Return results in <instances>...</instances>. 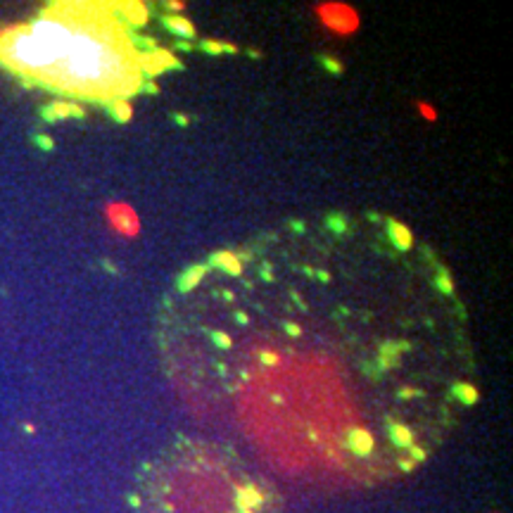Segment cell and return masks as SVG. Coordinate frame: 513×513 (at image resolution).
I'll return each mask as SVG.
<instances>
[{
  "label": "cell",
  "instance_id": "ffe728a7",
  "mask_svg": "<svg viewBox=\"0 0 513 513\" xmlns=\"http://www.w3.org/2000/svg\"><path fill=\"white\" fill-rule=\"evenodd\" d=\"M323 62L328 64V69H330V72H335V74H340V72H342V64H340L338 60H328V57H325Z\"/></svg>",
  "mask_w": 513,
  "mask_h": 513
},
{
  "label": "cell",
  "instance_id": "e0dca14e",
  "mask_svg": "<svg viewBox=\"0 0 513 513\" xmlns=\"http://www.w3.org/2000/svg\"><path fill=\"white\" fill-rule=\"evenodd\" d=\"M212 340L217 342V345L221 347V350H231V345H233V340L228 338V335L223 333V330H214V333H212Z\"/></svg>",
  "mask_w": 513,
  "mask_h": 513
},
{
  "label": "cell",
  "instance_id": "30bf717a",
  "mask_svg": "<svg viewBox=\"0 0 513 513\" xmlns=\"http://www.w3.org/2000/svg\"><path fill=\"white\" fill-rule=\"evenodd\" d=\"M110 112L119 124H128L133 119V105L126 98H114L110 103Z\"/></svg>",
  "mask_w": 513,
  "mask_h": 513
},
{
  "label": "cell",
  "instance_id": "3957f363",
  "mask_svg": "<svg viewBox=\"0 0 513 513\" xmlns=\"http://www.w3.org/2000/svg\"><path fill=\"white\" fill-rule=\"evenodd\" d=\"M105 221H107V226H110L112 231L119 235V238H126V240L138 238L141 231H143L138 212L133 210L128 202H121V200L107 202V205H105Z\"/></svg>",
  "mask_w": 513,
  "mask_h": 513
},
{
  "label": "cell",
  "instance_id": "44dd1931",
  "mask_svg": "<svg viewBox=\"0 0 513 513\" xmlns=\"http://www.w3.org/2000/svg\"><path fill=\"white\" fill-rule=\"evenodd\" d=\"M285 330H288V333H290V335H295V338H297L299 333H302V330H299V325H297V323H285Z\"/></svg>",
  "mask_w": 513,
  "mask_h": 513
},
{
  "label": "cell",
  "instance_id": "4fadbf2b",
  "mask_svg": "<svg viewBox=\"0 0 513 513\" xmlns=\"http://www.w3.org/2000/svg\"><path fill=\"white\" fill-rule=\"evenodd\" d=\"M202 50L212 52V55H219V52H235L238 48L228 46V43H214V41H205L202 43Z\"/></svg>",
  "mask_w": 513,
  "mask_h": 513
},
{
  "label": "cell",
  "instance_id": "ba28073f",
  "mask_svg": "<svg viewBox=\"0 0 513 513\" xmlns=\"http://www.w3.org/2000/svg\"><path fill=\"white\" fill-rule=\"evenodd\" d=\"M164 26H167L169 31H174V34L183 36V39H192V36H195L192 21L181 17V14H167V17H164Z\"/></svg>",
  "mask_w": 513,
  "mask_h": 513
},
{
  "label": "cell",
  "instance_id": "ac0fdd59",
  "mask_svg": "<svg viewBox=\"0 0 513 513\" xmlns=\"http://www.w3.org/2000/svg\"><path fill=\"white\" fill-rule=\"evenodd\" d=\"M261 361L266 363V366H278V354H274V352H261Z\"/></svg>",
  "mask_w": 513,
  "mask_h": 513
},
{
  "label": "cell",
  "instance_id": "7402d4cb",
  "mask_svg": "<svg viewBox=\"0 0 513 513\" xmlns=\"http://www.w3.org/2000/svg\"><path fill=\"white\" fill-rule=\"evenodd\" d=\"M167 8H171V10H183L185 5L183 3H167Z\"/></svg>",
  "mask_w": 513,
  "mask_h": 513
},
{
  "label": "cell",
  "instance_id": "9a60e30c",
  "mask_svg": "<svg viewBox=\"0 0 513 513\" xmlns=\"http://www.w3.org/2000/svg\"><path fill=\"white\" fill-rule=\"evenodd\" d=\"M69 114H77V117H81L83 112L79 110V107H69V105H55V112H50V117H69Z\"/></svg>",
  "mask_w": 513,
  "mask_h": 513
},
{
  "label": "cell",
  "instance_id": "d6986e66",
  "mask_svg": "<svg viewBox=\"0 0 513 513\" xmlns=\"http://www.w3.org/2000/svg\"><path fill=\"white\" fill-rule=\"evenodd\" d=\"M399 397H402V399H409V397H421V390H411V388H404L402 392H399Z\"/></svg>",
  "mask_w": 513,
  "mask_h": 513
},
{
  "label": "cell",
  "instance_id": "7c38bea8",
  "mask_svg": "<svg viewBox=\"0 0 513 513\" xmlns=\"http://www.w3.org/2000/svg\"><path fill=\"white\" fill-rule=\"evenodd\" d=\"M454 394H456V397L461 399L463 404H468V406L478 402V390H475L473 385H468V383L454 385Z\"/></svg>",
  "mask_w": 513,
  "mask_h": 513
},
{
  "label": "cell",
  "instance_id": "603a6c76",
  "mask_svg": "<svg viewBox=\"0 0 513 513\" xmlns=\"http://www.w3.org/2000/svg\"><path fill=\"white\" fill-rule=\"evenodd\" d=\"M235 319H238L240 323H248V316H245V314H238V316H235Z\"/></svg>",
  "mask_w": 513,
  "mask_h": 513
},
{
  "label": "cell",
  "instance_id": "277c9868",
  "mask_svg": "<svg viewBox=\"0 0 513 513\" xmlns=\"http://www.w3.org/2000/svg\"><path fill=\"white\" fill-rule=\"evenodd\" d=\"M347 442H350V449L356 456H368L373 449V435L366 428H352L350 435H347Z\"/></svg>",
  "mask_w": 513,
  "mask_h": 513
},
{
  "label": "cell",
  "instance_id": "9c48e42d",
  "mask_svg": "<svg viewBox=\"0 0 513 513\" xmlns=\"http://www.w3.org/2000/svg\"><path fill=\"white\" fill-rule=\"evenodd\" d=\"M164 64H169V69L171 67H179V64L171 60L167 52H152V55L143 57V67H145L148 74H157V72H162V69H167Z\"/></svg>",
  "mask_w": 513,
  "mask_h": 513
},
{
  "label": "cell",
  "instance_id": "6da1fadb",
  "mask_svg": "<svg viewBox=\"0 0 513 513\" xmlns=\"http://www.w3.org/2000/svg\"><path fill=\"white\" fill-rule=\"evenodd\" d=\"M126 60L117 52V41L93 24L72 21V36L64 48L62 62L46 79L52 88L77 95H100L105 86H126V93L138 90L136 83L124 79Z\"/></svg>",
  "mask_w": 513,
  "mask_h": 513
},
{
  "label": "cell",
  "instance_id": "52a82bcc",
  "mask_svg": "<svg viewBox=\"0 0 513 513\" xmlns=\"http://www.w3.org/2000/svg\"><path fill=\"white\" fill-rule=\"evenodd\" d=\"M212 266H217V269L226 271V274H231V276H240V274H243V264H240V259L233 252H217V254H212Z\"/></svg>",
  "mask_w": 513,
  "mask_h": 513
},
{
  "label": "cell",
  "instance_id": "8fae6325",
  "mask_svg": "<svg viewBox=\"0 0 513 513\" xmlns=\"http://www.w3.org/2000/svg\"><path fill=\"white\" fill-rule=\"evenodd\" d=\"M121 14H124L128 24H133V26H141L143 21L148 19L145 5H121Z\"/></svg>",
  "mask_w": 513,
  "mask_h": 513
},
{
  "label": "cell",
  "instance_id": "5bb4252c",
  "mask_svg": "<svg viewBox=\"0 0 513 513\" xmlns=\"http://www.w3.org/2000/svg\"><path fill=\"white\" fill-rule=\"evenodd\" d=\"M419 114L423 117L425 121H430V124H435L437 117H440V114H437V110L430 103H419Z\"/></svg>",
  "mask_w": 513,
  "mask_h": 513
},
{
  "label": "cell",
  "instance_id": "2e32d148",
  "mask_svg": "<svg viewBox=\"0 0 513 513\" xmlns=\"http://www.w3.org/2000/svg\"><path fill=\"white\" fill-rule=\"evenodd\" d=\"M437 288H440L445 295H454V283H452V278H449L445 271H442L440 276H437Z\"/></svg>",
  "mask_w": 513,
  "mask_h": 513
},
{
  "label": "cell",
  "instance_id": "7a4b0ae2",
  "mask_svg": "<svg viewBox=\"0 0 513 513\" xmlns=\"http://www.w3.org/2000/svg\"><path fill=\"white\" fill-rule=\"evenodd\" d=\"M316 17L325 29L338 36H352L359 31V12L345 3H321L316 5Z\"/></svg>",
  "mask_w": 513,
  "mask_h": 513
},
{
  "label": "cell",
  "instance_id": "5b68a950",
  "mask_svg": "<svg viewBox=\"0 0 513 513\" xmlns=\"http://www.w3.org/2000/svg\"><path fill=\"white\" fill-rule=\"evenodd\" d=\"M388 231H390V238H392V243H394V248H397V250L406 252V250L414 248V235H411L409 226L399 223L397 219H390V221H388Z\"/></svg>",
  "mask_w": 513,
  "mask_h": 513
},
{
  "label": "cell",
  "instance_id": "8992f818",
  "mask_svg": "<svg viewBox=\"0 0 513 513\" xmlns=\"http://www.w3.org/2000/svg\"><path fill=\"white\" fill-rule=\"evenodd\" d=\"M207 271H210V266H205V264L190 266V269H188V271H183V274H181V278H179V290H181V292L195 290V288L202 283V278L207 276Z\"/></svg>",
  "mask_w": 513,
  "mask_h": 513
}]
</instances>
